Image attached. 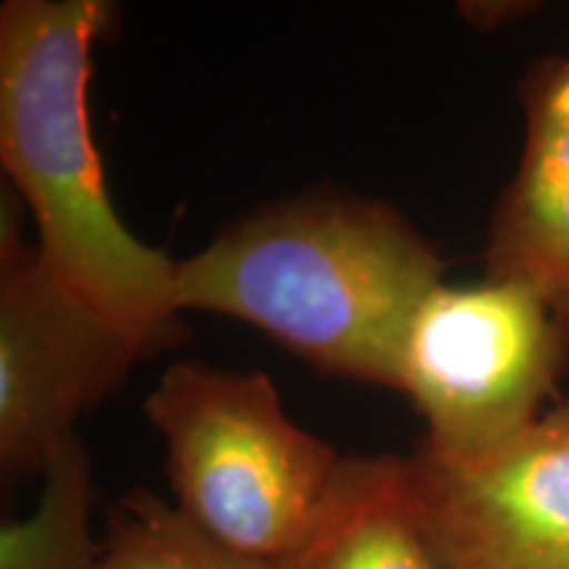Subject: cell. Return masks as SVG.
I'll return each instance as SVG.
<instances>
[{"mask_svg": "<svg viewBox=\"0 0 569 569\" xmlns=\"http://www.w3.org/2000/svg\"><path fill=\"white\" fill-rule=\"evenodd\" d=\"M443 259L393 206L348 193L269 203L177 261V309L243 319L330 375L398 390L411 319Z\"/></svg>", "mask_w": 569, "mask_h": 569, "instance_id": "cell-1", "label": "cell"}, {"mask_svg": "<svg viewBox=\"0 0 569 569\" xmlns=\"http://www.w3.org/2000/svg\"><path fill=\"white\" fill-rule=\"evenodd\" d=\"M113 19L106 0L0 6V163L32 209L48 267L151 356L184 327L177 261L122 224L90 130L92 48Z\"/></svg>", "mask_w": 569, "mask_h": 569, "instance_id": "cell-2", "label": "cell"}, {"mask_svg": "<svg viewBox=\"0 0 569 569\" xmlns=\"http://www.w3.org/2000/svg\"><path fill=\"white\" fill-rule=\"evenodd\" d=\"M142 411L167 440L174 507L259 559L296 549L343 461L284 415L264 372L174 361Z\"/></svg>", "mask_w": 569, "mask_h": 569, "instance_id": "cell-3", "label": "cell"}, {"mask_svg": "<svg viewBox=\"0 0 569 569\" xmlns=\"http://www.w3.org/2000/svg\"><path fill=\"white\" fill-rule=\"evenodd\" d=\"M569 343L546 303L517 282L440 284L411 319L403 390L427 422L419 448L475 461L509 446L553 407Z\"/></svg>", "mask_w": 569, "mask_h": 569, "instance_id": "cell-4", "label": "cell"}, {"mask_svg": "<svg viewBox=\"0 0 569 569\" xmlns=\"http://www.w3.org/2000/svg\"><path fill=\"white\" fill-rule=\"evenodd\" d=\"M146 353L77 296L21 238L17 201L0 217V469L42 478L77 438V419L124 386Z\"/></svg>", "mask_w": 569, "mask_h": 569, "instance_id": "cell-5", "label": "cell"}, {"mask_svg": "<svg viewBox=\"0 0 569 569\" xmlns=\"http://www.w3.org/2000/svg\"><path fill=\"white\" fill-rule=\"evenodd\" d=\"M417 519L443 569H569V396L475 461L407 457Z\"/></svg>", "mask_w": 569, "mask_h": 569, "instance_id": "cell-6", "label": "cell"}, {"mask_svg": "<svg viewBox=\"0 0 569 569\" xmlns=\"http://www.w3.org/2000/svg\"><path fill=\"white\" fill-rule=\"evenodd\" d=\"M522 159L496 203L486 277L536 293L569 343V101L528 77Z\"/></svg>", "mask_w": 569, "mask_h": 569, "instance_id": "cell-7", "label": "cell"}, {"mask_svg": "<svg viewBox=\"0 0 569 569\" xmlns=\"http://www.w3.org/2000/svg\"><path fill=\"white\" fill-rule=\"evenodd\" d=\"M277 569H443L417 519L407 457H343Z\"/></svg>", "mask_w": 569, "mask_h": 569, "instance_id": "cell-8", "label": "cell"}, {"mask_svg": "<svg viewBox=\"0 0 569 569\" xmlns=\"http://www.w3.org/2000/svg\"><path fill=\"white\" fill-rule=\"evenodd\" d=\"M92 469L80 438L56 453L38 507L0 528V569H101L103 543L90 530Z\"/></svg>", "mask_w": 569, "mask_h": 569, "instance_id": "cell-9", "label": "cell"}, {"mask_svg": "<svg viewBox=\"0 0 569 569\" xmlns=\"http://www.w3.org/2000/svg\"><path fill=\"white\" fill-rule=\"evenodd\" d=\"M101 543V569H277V561L219 543L146 488L106 511Z\"/></svg>", "mask_w": 569, "mask_h": 569, "instance_id": "cell-10", "label": "cell"}, {"mask_svg": "<svg viewBox=\"0 0 569 569\" xmlns=\"http://www.w3.org/2000/svg\"><path fill=\"white\" fill-rule=\"evenodd\" d=\"M532 77H538L551 92H557L559 98L569 101V56L565 59H549L538 63V69L532 71Z\"/></svg>", "mask_w": 569, "mask_h": 569, "instance_id": "cell-11", "label": "cell"}]
</instances>
